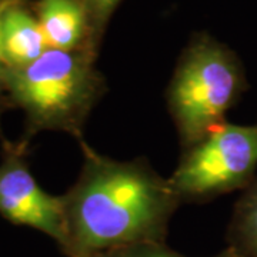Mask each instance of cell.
Here are the masks:
<instances>
[{
  "instance_id": "cell-1",
  "label": "cell",
  "mask_w": 257,
  "mask_h": 257,
  "mask_svg": "<svg viewBox=\"0 0 257 257\" xmlns=\"http://www.w3.org/2000/svg\"><path fill=\"white\" fill-rule=\"evenodd\" d=\"M83 166L62 196L70 257L160 243L182 203L169 179L145 160H114L80 140Z\"/></svg>"
},
{
  "instance_id": "cell-2",
  "label": "cell",
  "mask_w": 257,
  "mask_h": 257,
  "mask_svg": "<svg viewBox=\"0 0 257 257\" xmlns=\"http://www.w3.org/2000/svg\"><path fill=\"white\" fill-rule=\"evenodd\" d=\"M106 92L104 77L94 66L89 49L72 52L47 49L22 69H10V107L26 116V143L40 132H64L79 142L94 106Z\"/></svg>"
},
{
  "instance_id": "cell-3",
  "label": "cell",
  "mask_w": 257,
  "mask_h": 257,
  "mask_svg": "<svg viewBox=\"0 0 257 257\" xmlns=\"http://www.w3.org/2000/svg\"><path fill=\"white\" fill-rule=\"evenodd\" d=\"M247 87L243 63L229 46L209 35L193 37L166 93L183 150L224 123Z\"/></svg>"
},
{
  "instance_id": "cell-4",
  "label": "cell",
  "mask_w": 257,
  "mask_h": 257,
  "mask_svg": "<svg viewBox=\"0 0 257 257\" xmlns=\"http://www.w3.org/2000/svg\"><path fill=\"white\" fill-rule=\"evenodd\" d=\"M256 170L257 121H224L183 150L169 180L182 202H196L244 190L256 179Z\"/></svg>"
},
{
  "instance_id": "cell-5",
  "label": "cell",
  "mask_w": 257,
  "mask_h": 257,
  "mask_svg": "<svg viewBox=\"0 0 257 257\" xmlns=\"http://www.w3.org/2000/svg\"><path fill=\"white\" fill-rule=\"evenodd\" d=\"M26 146L23 142H3L0 214L13 224L45 233L64 248L67 234L62 196L49 194L39 186L25 159Z\"/></svg>"
},
{
  "instance_id": "cell-6",
  "label": "cell",
  "mask_w": 257,
  "mask_h": 257,
  "mask_svg": "<svg viewBox=\"0 0 257 257\" xmlns=\"http://www.w3.org/2000/svg\"><path fill=\"white\" fill-rule=\"evenodd\" d=\"M36 18L47 49H89L90 25L84 0H39Z\"/></svg>"
},
{
  "instance_id": "cell-7",
  "label": "cell",
  "mask_w": 257,
  "mask_h": 257,
  "mask_svg": "<svg viewBox=\"0 0 257 257\" xmlns=\"http://www.w3.org/2000/svg\"><path fill=\"white\" fill-rule=\"evenodd\" d=\"M2 39L10 69L29 66L47 50L37 18L19 0L12 2L3 13Z\"/></svg>"
},
{
  "instance_id": "cell-8",
  "label": "cell",
  "mask_w": 257,
  "mask_h": 257,
  "mask_svg": "<svg viewBox=\"0 0 257 257\" xmlns=\"http://www.w3.org/2000/svg\"><path fill=\"white\" fill-rule=\"evenodd\" d=\"M229 234L230 246L241 256L257 257V176L234 206Z\"/></svg>"
},
{
  "instance_id": "cell-9",
  "label": "cell",
  "mask_w": 257,
  "mask_h": 257,
  "mask_svg": "<svg viewBox=\"0 0 257 257\" xmlns=\"http://www.w3.org/2000/svg\"><path fill=\"white\" fill-rule=\"evenodd\" d=\"M120 2L121 0H84L90 25L89 49L92 52H96L101 35L109 23V19L117 9Z\"/></svg>"
},
{
  "instance_id": "cell-10",
  "label": "cell",
  "mask_w": 257,
  "mask_h": 257,
  "mask_svg": "<svg viewBox=\"0 0 257 257\" xmlns=\"http://www.w3.org/2000/svg\"><path fill=\"white\" fill-rule=\"evenodd\" d=\"M94 257H183L165 248L160 243H142L127 247L114 248Z\"/></svg>"
},
{
  "instance_id": "cell-11",
  "label": "cell",
  "mask_w": 257,
  "mask_h": 257,
  "mask_svg": "<svg viewBox=\"0 0 257 257\" xmlns=\"http://www.w3.org/2000/svg\"><path fill=\"white\" fill-rule=\"evenodd\" d=\"M15 2V0H12ZM12 2H2L0 3V119L3 113L10 107L9 96H8V77H9L10 67L6 57H5V50H3V39H2V20H3V13L6 8ZM0 135H2V127H0Z\"/></svg>"
},
{
  "instance_id": "cell-12",
  "label": "cell",
  "mask_w": 257,
  "mask_h": 257,
  "mask_svg": "<svg viewBox=\"0 0 257 257\" xmlns=\"http://www.w3.org/2000/svg\"><path fill=\"white\" fill-rule=\"evenodd\" d=\"M214 257H244L240 254L239 251L236 250L234 247H231V246H229V247L226 248L224 251H221L220 254H217V256Z\"/></svg>"
},
{
  "instance_id": "cell-13",
  "label": "cell",
  "mask_w": 257,
  "mask_h": 257,
  "mask_svg": "<svg viewBox=\"0 0 257 257\" xmlns=\"http://www.w3.org/2000/svg\"><path fill=\"white\" fill-rule=\"evenodd\" d=\"M2 2H12V0H0V3H2Z\"/></svg>"
}]
</instances>
